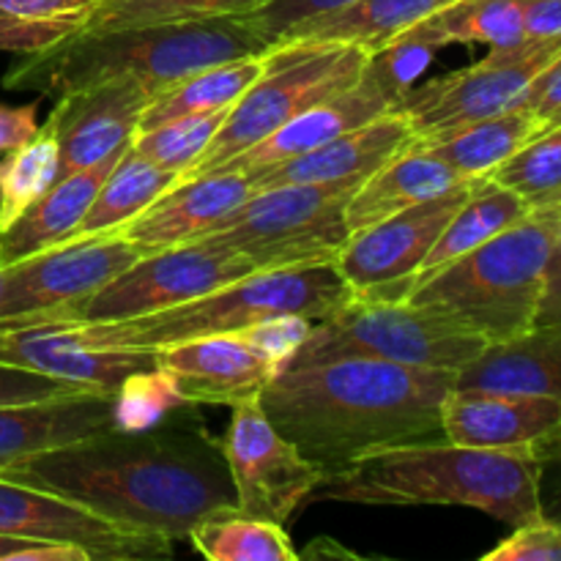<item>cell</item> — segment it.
I'll return each mask as SVG.
<instances>
[{
  "label": "cell",
  "mask_w": 561,
  "mask_h": 561,
  "mask_svg": "<svg viewBox=\"0 0 561 561\" xmlns=\"http://www.w3.org/2000/svg\"><path fill=\"white\" fill-rule=\"evenodd\" d=\"M0 477L58 493L121 529L186 540L192 526L236 507L219 438L195 403H181L146 431H104L33 455Z\"/></svg>",
  "instance_id": "1"
},
{
  "label": "cell",
  "mask_w": 561,
  "mask_h": 561,
  "mask_svg": "<svg viewBox=\"0 0 561 561\" xmlns=\"http://www.w3.org/2000/svg\"><path fill=\"white\" fill-rule=\"evenodd\" d=\"M453 387L455 370L334 359L277 373L261 392V405L329 477L367 455L444 438L442 403Z\"/></svg>",
  "instance_id": "2"
},
{
  "label": "cell",
  "mask_w": 561,
  "mask_h": 561,
  "mask_svg": "<svg viewBox=\"0 0 561 561\" xmlns=\"http://www.w3.org/2000/svg\"><path fill=\"white\" fill-rule=\"evenodd\" d=\"M266 49L268 42L244 16L75 31L49 47L22 53L3 75V88L64 96L93 82L126 77L157 96L192 71Z\"/></svg>",
  "instance_id": "3"
},
{
  "label": "cell",
  "mask_w": 561,
  "mask_h": 561,
  "mask_svg": "<svg viewBox=\"0 0 561 561\" xmlns=\"http://www.w3.org/2000/svg\"><path fill=\"white\" fill-rule=\"evenodd\" d=\"M318 499L381 507H471L507 526L540 518V463L531 453L436 442L403 444L329 474Z\"/></svg>",
  "instance_id": "4"
},
{
  "label": "cell",
  "mask_w": 561,
  "mask_h": 561,
  "mask_svg": "<svg viewBox=\"0 0 561 561\" xmlns=\"http://www.w3.org/2000/svg\"><path fill=\"white\" fill-rule=\"evenodd\" d=\"M561 208L529 211L469 255L411 285L405 299L491 343L520 337L537 323Z\"/></svg>",
  "instance_id": "5"
},
{
  "label": "cell",
  "mask_w": 561,
  "mask_h": 561,
  "mask_svg": "<svg viewBox=\"0 0 561 561\" xmlns=\"http://www.w3.org/2000/svg\"><path fill=\"white\" fill-rule=\"evenodd\" d=\"M354 299L334 263L255 268L247 277L153 316L107 323H75L69 332L91 348L157 351L208 334H233L274 316H332Z\"/></svg>",
  "instance_id": "6"
},
{
  "label": "cell",
  "mask_w": 561,
  "mask_h": 561,
  "mask_svg": "<svg viewBox=\"0 0 561 561\" xmlns=\"http://www.w3.org/2000/svg\"><path fill=\"white\" fill-rule=\"evenodd\" d=\"M370 55V49L348 42L285 38L268 44L257 80L230 107L211 146L181 179L217 173L228 159L261 142L307 107L337 96L365 75Z\"/></svg>",
  "instance_id": "7"
},
{
  "label": "cell",
  "mask_w": 561,
  "mask_h": 561,
  "mask_svg": "<svg viewBox=\"0 0 561 561\" xmlns=\"http://www.w3.org/2000/svg\"><path fill=\"white\" fill-rule=\"evenodd\" d=\"M488 348V340L409 299H351L312 323L288 367L334 359H381L431 370H455ZM285 367V370H288Z\"/></svg>",
  "instance_id": "8"
},
{
  "label": "cell",
  "mask_w": 561,
  "mask_h": 561,
  "mask_svg": "<svg viewBox=\"0 0 561 561\" xmlns=\"http://www.w3.org/2000/svg\"><path fill=\"white\" fill-rule=\"evenodd\" d=\"M359 184L332 181L252 192L206 239L239 252L255 268L334 263L351 236L345 206Z\"/></svg>",
  "instance_id": "9"
},
{
  "label": "cell",
  "mask_w": 561,
  "mask_h": 561,
  "mask_svg": "<svg viewBox=\"0 0 561 561\" xmlns=\"http://www.w3.org/2000/svg\"><path fill=\"white\" fill-rule=\"evenodd\" d=\"M561 55V38L526 42L438 80L414 85L398 110L411 126L414 146H431L463 126L493 118L524 104L537 77Z\"/></svg>",
  "instance_id": "10"
},
{
  "label": "cell",
  "mask_w": 561,
  "mask_h": 561,
  "mask_svg": "<svg viewBox=\"0 0 561 561\" xmlns=\"http://www.w3.org/2000/svg\"><path fill=\"white\" fill-rule=\"evenodd\" d=\"M140 257L118 233L85 236L0 268V329L27 323L71 327L77 305Z\"/></svg>",
  "instance_id": "11"
},
{
  "label": "cell",
  "mask_w": 561,
  "mask_h": 561,
  "mask_svg": "<svg viewBox=\"0 0 561 561\" xmlns=\"http://www.w3.org/2000/svg\"><path fill=\"white\" fill-rule=\"evenodd\" d=\"M252 272L255 266L247 257L208 239L140 255L118 277L75 307L71 327L153 316L168 307L211 294Z\"/></svg>",
  "instance_id": "12"
},
{
  "label": "cell",
  "mask_w": 561,
  "mask_h": 561,
  "mask_svg": "<svg viewBox=\"0 0 561 561\" xmlns=\"http://www.w3.org/2000/svg\"><path fill=\"white\" fill-rule=\"evenodd\" d=\"M219 447L236 488V507L252 518L285 526L327 480L321 466L307 460L272 425L261 398L233 405Z\"/></svg>",
  "instance_id": "13"
},
{
  "label": "cell",
  "mask_w": 561,
  "mask_h": 561,
  "mask_svg": "<svg viewBox=\"0 0 561 561\" xmlns=\"http://www.w3.org/2000/svg\"><path fill=\"white\" fill-rule=\"evenodd\" d=\"M477 181H463L433 201L354 230L334 266L356 299H405L422 261Z\"/></svg>",
  "instance_id": "14"
},
{
  "label": "cell",
  "mask_w": 561,
  "mask_h": 561,
  "mask_svg": "<svg viewBox=\"0 0 561 561\" xmlns=\"http://www.w3.org/2000/svg\"><path fill=\"white\" fill-rule=\"evenodd\" d=\"M0 535L33 542H71L93 561H151L173 557V542L121 529L102 515L42 488L0 477Z\"/></svg>",
  "instance_id": "15"
},
{
  "label": "cell",
  "mask_w": 561,
  "mask_h": 561,
  "mask_svg": "<svg viewBox=\"0 0 561 561\" xmlns=\"http://www.w3.org/2000/svg\"><path fill=\"white\" fill-rule=\"evenodd\" d=\"M442 433L449 444L531 453L561 433V400L546 394L453 387L442 403Z\"/></svg>",
  "instance_id": "16"
},
{
  "label": "cell",
  "mask_w": 561,
  "mask_h": 561,
  "mask_svg": "<svg viewBox=\"0 0 561 561\" xmlns=\"http://www.w3.org/2000/svg\"><path fill=\"white\" fill-rule=\"evenodd\" d=\"M0 365L42 373L115 398L126 378L157 367V351L91 348L64 323H27L0 329Z\"/></svg>",
  "instance_id": "17"
},
{
  "label": "cell",
  "mask_w": 561,
  "mask_h": 561,
  "mask_svg": "<svg viewBox=\"0 0 561 561\" xmlns=\"http://www.w3.org/2000/svg\"><path fill=\"white\" fill-rule=\"evenodd\" d=\"M148 102L151 91L126 77L93 82L58 96L53 107L60 146L58 179L93 168L131 142Z\"/></svg>",
  "instance_id": "18"
},
{
  "label": "cell",
  "mask_w": 561,
  "mask_h": 561,
  "mask_svg": "<svg viewBox=\"0 0 561 561\" xmlns=\"http://www.w3.org/2000/svg\"><path fill=\"white\" fill-rule=\"evenodd\" d=\"M157 367L168 373L186 403L228 409L261 398L266 383L277 376V370L236 332L157 348Z\"/></svg>",
  "instance_id": "19"
},
{
  "label": "cell",
  "mask_w": 561,
  "mask_h": 561,
  "mask_svg": "<svg viewBox=\"0 0 561 561\" xmlns=\"http://www.w3.org/2000/svg\"><path fill=\"white\" fill-rule=\"evenodd\" d=\"M252 184L239 170L181 179L159 201H153L118 236H124L140 255L192 244L206 239L236 208L252 197Z\"/></svg>",
  "instance_id": "20"
},
{
  "label": "cell",
  "mask_w": 561,
  "mask_h": 561,
  "mask_svg": "<svg viewBox=\"0 0 561 561\" xmlns=\"http://www.w3.org/2000/svg\"><path fill=\"white\" fill-rule=\"evenodd\" d=\"M400 99L383 85L381 77L370 69L367 64L365 75L354 82L351 88L340 91L337 96L318 102L274 129L272 135L263 137L261 142L250 146L247 151L236 153L233 159L222 164V170H239V173H252V170L268 168V164L285 162L290 157L312 151V148L323 146V142L334 140V137L345 135V131L356 129L362 124L381 118L383 113L394 110Z\"/></svg>",
  "instance_id": "21"
},
{
  "label": "cell",
  "mask_w": 561,
  "mask_h": 561,
  "mask_svg": "<svg viewBox=\"0 0 561 561\" xmlns=\"http://www.w3.org/2000/svg\"><path fill=\"white\" fill-rule=\"evenodd\" d=\"M411 142V126L398 107L381 118L362 124L312 151L285 162L244 173L252 190H274L288 184H332V181H365L373 170L398 157Z\"/></svg>",
  "instance_id": "22"
},
{
  "label": "cell",
  "mask_w": 561,
  "mask_h": 561,
  "mask_svg": "<svg viewBox=\"0 0 561 561\" xmlns=\"http://www.w3.org/2000/svg\"><path fill=\"white\" fill-rule=\"evenodd\" d=\"M115 427L113 394L80 392L0 405V474L11 466Z\"/></svg>",
  "instance_id": "23"
},
{
  "label": "cell",
  "mask_w": 561,
  "mask_h": 561,
  "mask_svg": "<svg viewBox=\"0 0 561 561\" xmlns=\"http://www.w3.org/2000/svg\"><path fill=\"white\" fill-rule=\"evenodd\" d=\"M126 146L110 153L107 159L96 162L93 168L58 179L33 206H27L0 233V268L75 239L80 222L85 219L88 208H91L93 197H96L99 186L107 179V173L118 162L121 153L126 151Z\"/></svg>",
  "instance_id": "24"
},
{
  "label": "cell",
  "mask_w": 561,
  "mask_h": 561,
  "mask_svg": "<svg viewBox=\"0 0 561 561\" xmlns=\"http://www.w3.org/2000/svg\"><path fill=\"white\" fill-rule=\"evenodd\" d=\"M455 387L502 389L561 400V321L531 327L507 343H491L455 373Z\"/></svg>",
  "instance_id": "25"
},
{
  "label": "cell",
  "mask_w": 561,
  "mask_h": 561,
  "mask_svg": "<svg viewBox=\"0 0 561 561\" xmlns=\"http://www.w3.org/2000/svg\"><path fill=\"white\" fill-rule=\"evenodd\" d=\"M463 181L466 179H460L447 162L409 142L398 157L373 170L356 186L348 206H345V222L354 233V230L367 228L378 219H387L392 214L405 211V208L433 201V197L455 190Z\"/></svg>",
  "instance_id": "26"
},
{
  "label": "cell",
  "mask_w": 561,
  "mask_h": 561,
  "mask_svg": "<svg viewBox=\"0 0 561 561\" xmlns=\"http://www.w3.org/2000/svg\"><path fill=\"white\" fill-rule=\"evenodd\" d=\"M453 3L458 0H359V3L332 11V14L296 22L277 42H285V38L348 42L378 53L389 42L403 36L405 31L420 25L422 20L438 14Z\"/></svg>",
  "instance_id": "27"
},
{
  "label": "cell",
  "mask_w": 561,
  "mask_h": 561,
  "mask_svg": "<svg viewBox=\"0 0 561 561\" xmlns=\"http://www.w3.org/2000/svg\"><path fill=\"white\" fill-rule=\"evenodd\" d=\"M526 214H529V208L515 192L496 184L493 179H480L463 201V206L453 214L436 244L431 247L414 283L422 277H431L433 272L449 266L458 257L469 255L471 250L491 241L493 236L504 233L515 222H520Z\"/></svg>",
  "instance_id": "28"
},
{
  "label": "cell",
  "mask_w": 561,
  "mask_h": 561,
  "mask_svg": "<svg viewBox=\"0 0 561 561\" xmlns=\"http://www.w3.org/2000/svg\"><path fill=\"white\" fill-rule=\"evenodd\" d=\"M540 135V118L529 107H518L499 113L493 118L477 121L463 126L431 146H416L447 162L460 179L477 181L488 179L502 162H507L520 146ZM414 146V142H411Z\"/></svg>",
  "instance_id": "29"
},
{
  "label": "cell",
  "mask_w": 561,
  "mask_h": 561,
  "mask_svg": "<svg viewBox=\"0 0 561 561\" xmlns=\"http://www.w3.org/2000/svg\"><path fill=\"white\" fill-rule=\"evenodd\" d=\"M179 181V173L148 162L129 142L118 162L107 173V179L99 186L96 197H93L91 208H88L85 219L80 222L75 239L121 233L131 219L140 217L153 201H159Z\"/></svg>",
  "instance_id": "30"
},
{
  "label": "cell",
  "mask_w": 561,
  "mask_h": 561,
  "mask_svg": "<svg viewBox=\"0 0 561 561\" xmlns=\"http://www.w3.org/2000/svg\"><path fill=\"white\" fill-rule=\"evenodd\" d=\"M436 49L449 44H485L491 53L526 44L524 0H458L411 31Z\"/></svg>",
  "instance_id": "31"
},
{
  "label": "cell",
  "mask_w": 561,
  "mask_h": 561,
  "mask_svg": "<svg viewBox=\"0 0 561 561\" xmlns=\"http://www.w3.org/2000/svg\"><path fill=\"white\" fill-rule=\"evenodd\" d=\"M263 69V53L247 55V58L225 60V64L206 66L184 80L173 82L162 93L151 96L146 113H142L140 129L168 124V121L181 118V115L208 113V110L233 107L247 88L257 80Z\"/></svg>",
  "instance_id": "32"
},
{
  "label": "cell",
  "mask_w": 561,
  "mask_h": 561,
  "mask_svg": "<svg viewBox=\"0 0 561 561\" xmlns=\"http://www.w3.org/2000/svg\"><path fill=\"white\" fill-rule=\"evenodd\" d=\"M201 557L211 561H296L299 553L290 546L283 524L252 518L239 507L217 510L192 526L190 537Z\"/></svg>",
  "instance_id": "33"
},
{
  "label": "cell",
  "mask_w": 561,
  "mask_h": 561,
  "mask_svg": "<svg viewBox=\"0 0 561 561\" xmlns=\"http://www.w3.org/2000/svg\"><path fill=\"white\" fill-rule=\"evenodd\" d=\"M58 124L49 113L33 137L0 157V233L58 181Z\"/></svg>",
  "instance_id": "34"
},
{
  "label": "cell",
  "mask_w": 561,
  "mask_h": 561,
  "mask_svg": "<svg viewBox=\"0 0 561 561\" xmlns=\"http://www.w3.org/2000/svg\"><path fill=\"white\" fill-rule=\"evenodd\" d=\"M488 179L515 192L529 211L561 208V126L531 137Z\"/></svg>",
  "instance_id": "35"
},
{
  "label": "cell",
  "mask_w": 561,
  "mask_h": 561,
  "mask_svg": "<svg viewBox=\"0 0 561 561\" xmlns=\"http://www.w3.org/2000/svg\"><path fill=\"white\" fill-rule=\"evenodd\" d=\"M268 0H99L82 20L80 31L157 25V22L244 16Z\"/></svg>",
  "instance_id": "36"
},
{
  "label": "cell",
  "mask_w": 561,
  "mask_h": 561,
  "mask_svg": "<svg viewBox=\"0 0 561 561\" xmlns=\"http://www.w3.org/2000/svg\"><path fill=\"white\" fill-rule=\"evenodd\" d=\"M228 113L230 107H219L208 110V113L181 115V118L151 126V129H137L131 137V148L148 162L184 175L211 146L214 135L228 118Z\"/></svg>",
  "instance_id": "37"
},
{
  "label": "cell",
  "mask_w": 561,
  "mask_h": 561,
  "mask_svg": "<svg viewBox=\"0 0 561 561\" xmlns=\"http://www.w3.org/2000/svg\"><path fill=\"white\" fill-rule=\"evenodd\" d=\"M181 403L186 400L175 392L168 373L159 367L135 373L115 392V427L118 431H146L170 411L179 409Z\"/></svg>",
  "instance_id": "38"
},
{
  "label": "cell",
  "mask_w": 561,
  "mask_h": 561,
  "mask_svg": "<svg viewBox=\"0 0 561 561\" xmlns=\"http://www.w3.org/2000/svg\"><path fill=\"white\" fill-rule=\"evenodd\" d=\"M312 323L316 321H310V318L305 316H274L266 318V321L252 323V327L241 329V332L236 334H239L255 354H261L274 370L283 373L285 367H288V362L296 356V351L305 345Z\"/></svg>",
  "instance_id": "39"
},
{
  "label": "cell",
  "mask_w": 561,
  "mask_h": 561,
  "mask_svg": "<svg viewBox=\"0 0 561 561\" xmlns=\"http://www.w3.org/2000/svg\"><path fill=\"white\" fill-rule=\"evenodd\" d=\"M482 561H561V526L546 515L526 520Z\"/></svg>",
  "instance_id": "40"
},
{
  "label": "cell",
  "mask_w": 561,
  "mask_h": 561,
  "mask_svg": "<svg viewBox=\"0 0 561 561\" xmlns=\"http://www.w3.org/2000/svg\"><path fill=\"white\" fill-rule=\"evenodd\" d=\"M354 3H359V0H268L261 9L244 14V20L261 33L263 42L274 44L296 22H305L310 16L332 14V11Z\"/></svg>",
  "instance_id": "41"
},
{
  "label": "cell",
  "mask_w": 561,
  "mask_h": 561,
  "mask_svg": "<svg viewBox=\"0 0 561 561\" xmlns=\"http://www.w3.org/2000/svg\"><path fill=\"white\" fill-rule=\"evenodd\" d=\"M82 20H22L0 14V49L3 53H33L80 31Z\"/></svg>",
  "instance_id": "42"
},
{
  "label": "cell",
  "mask_w": 561,
  "mask_h": 561,
  "mask_svg": "<svg viewBox=\"0 0 561 561\" xmlns=\"http://www.w3.org/2000/svg\"><path fill=\"white\" fill-rule=\"evenodd\" d=\"M80 392H88V389L42 376V373L22 370V367L0 365V405L38 403V400H55Z\"/></svg>",
  "instance_id": "43"
},
{
  "label": "cell",
  "mask_w": 561,
  "mask_h": 561,
  "mask_svg": "<svg viewBox=\"0 0 561 561\" xmlns=\"http://www.w3.org/2000/svg\"><path fill=\"white\" fill-rule=\"evenodd\" d=\"M99 0H0V14L22 20H85Z\"/></svg>",
  "instance_id": "44"
},
{
  "label": "cell",
  "mask_w": 561,
  "mask_h": 561,
  "mask_svg": "<svg viewBox=\"0 0 561 561\" xmlns=\"http://www.w3.org/2000/svg\"><path fill=\"white\" fill-rule=\"evenodd\" d=\"M540 463V513L561 526V433L537 449Z\"/></svg>",
  "instance_id": "45"
},
{
  "label": "cell",
  "mask_w": 561,
  "mask_h": 561,
  "mask_svg": "<svg viewBox=\"0 0 561 561\" xmlns=\"http://www.w3.org/2000/svg\"><path fill=\"white\" fill-rule=\"evenodd\" d=\"M38 129V104H20V107H9L0 104V157L9 153L11 148L22 146L33 131Z\"/></svg>",
  "instance_id": "46"
},
{
  "label": "cell",
  "mask_w": 561,
  "mask_h": 561,
  "mask_svg": "<svg viewBox=\"0 0 561 561\" xmlns=\"http://www.w3.org/2000/svg\"><path fill=\"white\" fill-rule=\"evenodd\" d=\"M524 27L529 42L561 38V0H524Z\"/></svg>",
  "instance_id": "47"
},
{
  "label": "cell",
  "mask_w": 561,
  "mask_h": 561,
  "mask_svg": "<svg viewBox=\"0 0 561 561\" xmlns=\"http://www.w3.org/2000/svg\"><path fill=\"white\" fill-rule=\"evenodd\" d=\"M561 321V225L557 241H553L551 261H548V274H546V294H542L540 312H537V323H557Z\"/></svg>",
  "instance_id": "48"
},
{
  "label": "cell",
  "mask_w": 561,
  "mask_h": 561,
  "mask_svg": "<svg viewBox=\"0 0 561 561\" xmlns=\"http://www.w3.org/2000/svg\"><path fill=\"white\" fill-rule=\"evenodd\" d=\"M31 542L33 540H20V537L0 535V561H16V557H20Z\"/></svg>",
  "instance_id": "49"
},
{
  "label": "cell",
  "mask_w": 561,
  "mask_h": 561,
  "mask_svg": "<svg viewBox=\"0 0 561 561\" xmlns=\"http://www.w3.org/2000/svg\"><path fill=\"white\" fill-rule=\"evenodd\" d=\"M553 126H561V107L557 110V113H551V115H548L546 121H542V124H540V131L553 129Z\"/></svg>",
  "instance_id": "50"
}]
</instances>
